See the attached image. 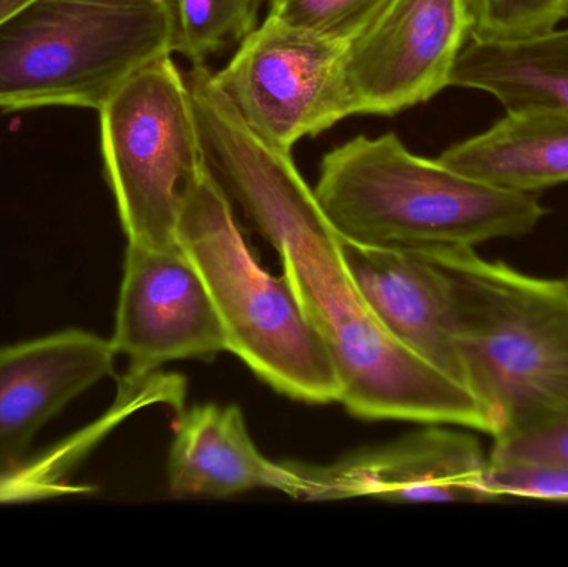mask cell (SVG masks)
<instances>
[{"label":"cell","mask_w":568,"mask_h":567,"mask_svg":"<svg viewBox=\"0 0 568 567\" xmlns=\"http://www.w3.org/2000/svg\"><path fill=\"white\" fill-rule=\"evenodd\" d=\"M449 85L490 93L507 113L568 115V29L507 42L469 40Z\"/></svg>","instance_id":"5bb4252c"},{"label":"cell","mask_w":568,"mask_h":567,"mask_svg":"<svg viewBox=\"0 0 568 567\" xmlns=\"http://www.w3.org/2000/svg\"><path fill=\"white\" fill-rule=\"evenodd\" d=\"M429 425L386 448L329 466H301L304 502L381 498L397 503H487L489 458L473 435Z\"/></svg>","instance_id":"30bf717a"},{"label":"cell","mask_w":568,"mask_h":567,"mask_svg":"<svg viewBox=\"0 0 568 567\" xmlns=\"http://www.w3.org/2000/svg\"><path fill=\"white\" fill-rule=\"evenodd\" d=\"M470 40L507 42L557 29L568 20V0H464Z\"/></svg>","instance_id":"e0dca14e"},{"label":"cell","mask_w":568,"mask_h":567,"mask_svg":"<svg viewBox=\"0 0 568 567\" xmlns=\"http://www.w3.org/2000/svg\"><path fill=\"white\" fill-rule=\"evenodd\" d=\"M469 37L464 0H393L341 53L347 117L396 115L433 99Z\"/></svg>","instance_id":"ba28073f"},{"label":"cell","mask_w":568,"mask_h":567,"mask_svg":"<svg viewBox=\"0 0 568 567\" xmlns=\"http://www.w3.org/2000/svg\"><path fill=\"white\" fill-rule=\"evenodd\" d=\"M343 50V43L268 16L213 80L260 139L290 153L303 136L320 135L346 119Z\"/></svg>","instance_id":"52a82bcc"},{"label":"cell","mask_w":568,"mask_h":567,"mask_svg":"<svg viewBox=\"0 0 568 567\" xmlns=\"http://www.w3.org/2000/svg\"><path fill=\"white\" fill-rule=\"evenodd\" d=\"M449 276L464 386L494 438L568 413V290L473 246L417 249Z\"/></svg>","instance_id":"3957f363"},{"label":"cell","mask_w":568,"mask_h":567,"mask_svg":"<svg viewBox=\"0 0 568 567\" xmlns=\"http://www.w3.org/2000/svg\"><path fill=\"white\" fill-rule=\"evenodd\" d=\"M564 285H566V288L568 290V276L566 280H564Z\"/></svg>","instance_id":"7402d4cb"},{"label":"cell","mask_w":568,"mask_h":567,"mask_svg":"<svg viewBox=\"0 0 568 567\" xmlns=\"http://www.w3.org/2000/svg\"><path fill=\"white\" fill-rule=\"evenodd\" d=\"M166 53L163 0H29L0 22V109L100 110Z\"/></svg>","instance_id":"5b68a950"},{"label":"cell","mask_w":568,"mask_h":567,"mask_svg":"<svg viewBox=\"0 0 568 567\" xmlns=\"http://www.w3.org/2000/svg\"><path fill=\"white\" fill-rule=\"evenodd\" d=\"M116 356L126 378L142 379L179 360L210 362L229 352L225 332L205 282L180 246L126 243L115 330Z\"/></svg>","instance_id":"9c48e42d"},{"label":"cell","mask_w":568,"mask_h":567,"mask_svg":"<svg viewBox=\"0 0 568 567\" xmlns=\"http://www.w3.org/2000/svg\"><path fill=\"white\" fill-rule=\"evenodd\" d=\"M393 0H268V16L333 42L349 43Z\"/></svg>","instance_id":"ac0fdd59"},{"label":"cell","mask_w":568,"mask_h":567,"mask_svg":"<svg viewBox=\"0 0 568 567\" xmlns=\"http://www.w3.org/2000/svg\"><path fill=\"white\" fill-rule=\"evenodd\" d=\"M172 53L136 70L99 110L106 179L130 245L175 249L186 193L205 170Z\"/></svg>","instance_id":"8992f818"},{"label":"cell","mask_w":568,"mask_h":567,"mask_svg":"<svg viewBox=\"0 0 568 567\" xmlns=\"http://www.w3.org/2000/svg\"><path fill=\"white\" fill-rule=\"evenodd\" d=\"M115 358L110 340L77 328L0 348V468L19 462L47 423L112 375Z\"/></svg>","instance_id":"7c38bea8"},{"label":"cell","mask_w":568,"mask_h":567,"mask_svg":"<svg viewBox=\"0 0 568 567\" xmlns=\"http://www.w3.org/2000/svg\"><path fill=\"white\" fill-rule=\"evenodd\" d=\"M186 87L206 169L278 252L284 279L333 360L337 403L367 422L449 425L493 436L466 386L417 358L377 322L347 269L341 236L291 153L246 125L210 70H193Z\"/></svg>","instance_id":"6da1fadb"},{"label":"cell","mask_w":568,"mask_h":567,"mask_svg":"<svg viewBox=\"0 0 568 567\" xmlns=\"http://www.w3.org/2000/svg\"><path fill=\"white\" fill-rule=\"evenodd\" d=\"M494 439L489 462L568 468V413Z\"/></svg>","instance_id":"d6986e66"},{"label":"cell","mask_w":568,"mask_h":567,"mask_svg":"<svg viewBox=\"0 0 568 567\" xmlns=\"http://www.w3.org/2000/svg\"><path fill=\"white\" fill-rule=\"evenodd\" d=\"M314 195L341 239L384 249H474L529 235L547 213L539 193L499 189L414 155L396 133L356 136L326 153Z\"/></svg>","instance_id":"7a4b0ae2"},{"label":"cell","mask_w":568,"mask_h":567,"mask_svg":"<svg viewBox=\"0 0 568 567\" xmlns=\"http://www.w3.org/2000/svg\"><path fill=\"white\" fill-rule=\"evenodd\" d=\"M176 243L205 282L229 352L280 395L311 405L339 402V379L323 340L286 279L260 265L232 200L206 165L183 200Z\"/></svg>","instance_id":"277c9868"},{"label":"cell","mask_w":568,"mask_h":567,"mask_svg":"<svg viewBox=\"0 0 568 567\" xmlns=\"http://www.w3.org/2000/svg\"><path fill=\"white\" fill-rule=\"evenodd\" d=\"M170 19V52L193 67L240 45L256 29L262 0H163Z\"/></svg>","instance_id":"2e32d148"},{"label":"cell","mask_w":568,"mask_h":567,"mask_svg":"<svg viewBox=\"0 0 568 567\" xmlns=\"http://www.w3.org/2000/svg\"><path fill=\"white\" fill-rule=\"evenodd\" d=\"M486 483L497 499L517 496L544 502H568V468L562 466L489 462Z\"/></svg>","instance_id":"ffe728a7"},{"label":"cell","mask_w":568,"mask_h":567,"mask_svg":"<svg viewBox=\"0 0 568 567\" xmlns=\"http://www.w3.org/2000/svg\"><path fill=\"white\" fill-rule=\"evenodd\" d=\"M347 269L383 328L417 358L464 386L457 312L447 273L419 250L341 239Z\"/></svg>","instance_id":"8fae6325"},{"label":"cell","mask_w":568,"mask_h":567,"mask_svg":"<svg viewBox=\"0 0 568 567\" xmlns=\"http://www.w3.org/2000/svg\"><path fill=\"white\" fill-rule=\"evenodd\" d=\"M443 165L513 192L568 182V115L507 113L489 130L447 149Z\"/></svg>","instance_id":"9a60e30c"},{"label":"cell","mask_w":568,"mask_h":567,"mask_svg":"<svg viewBox=\"0 0 568 567\" xmlns=\"http://www.w3.org/2000/svg\"><path fill=\"white\" fill-rule=\"evenodd\" d=\"M169 486L175 498L223 499L272 489L301 499L297 465L266 458L250 436L239 406H193L182 412L169 455Z\"/></svg>","instance_id":"4fadbf2b"},{"label":"cell","mask_w":568,"mask_h":567,"mask_svg":"<svg viewBox=\"0 0 568 567\" xmlns=\"http://www.w3.org/2000/svg\"><path fill=\"white\" fill-rule=\"evenodd\" d=\"M27 2L29 0H0V22Z\"/></svg>","instance_id":"44dd1931"}]
</instances>
